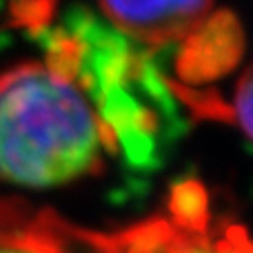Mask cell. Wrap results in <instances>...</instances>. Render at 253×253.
<instances>
[{
    "label": "cell",
    "instance_id": "obj_1",
    "mask_svg": "<svg viewBox=\"0 0 253 253\" xmlns=\"http://www.w3.org/2000/svg\"><path fill=\"white\" fill-rule=\"evenodd\" d=\"M116 131L76 74L56 60L0 76V180L47 189L100 173Z\"/></svg>",
    "mask_w": 253,
    "mask_h": 253
},
{
    "label": "cell",
    "instance_id": "obj_2",
    "mask_svg": "<svg viewBox=\"0 0 253 253\" xmlns=\"http://www.w3.org/2000/svg\"><path fill=\"white\" fill-rule=\"evenodd\" d=\"M135 224L96 231L20 198H0V253H129Z\"/></svg>",
    "mask_w": 253,
    "mask_h": 253
},
{
    "label": "cell",
    "instance_id": "obj_3",
    "mask_svg": "<svg viewBox=\"0 0 253 253\" xmlns=\"http://www.w3.org/2000/svg\"><path fill=\"white\" fill-rule=\"evenodd\" d=\"M138 224L129 253H251L242 227H211L205 191L198 184L180 187L167 215Z\"/></svg>",
    "mask_w": 253,
    "mask_h": 253
},
{
    "label": "cell",
    "instance_id": "obj_4",
    "mask_svg": "<svg viewBox=\"0 0 253 253\" xmlns=\"http://www.w3.org/2000/svg\"><path fill=\"white\" fill-rule=\"evenodd\" d=\"M123 34L147 44L187 40L211 16L213 0H98Z\"/></svg>",
    "mask_w": 253,
    "mask_h": 253
},
{
    "label": "cell",
    "instance_id": "obj_5",
    "mask_svg": "<svg viewBox=\"0 0 253 253\" xmlns=\"http://www.w3.org/2000/svg\"><path fill=\"white\" fill-rule=\"evenodd\" d=\"M191 47L200 49H189L191 60L182 67L189 71L196 65L193 74H215L229 67V62L236 56V47H240V31H238V22L229 13H218V16H209L207 22L196 29L189 36Z\"/></svg>",
    "mask_w": 253,
    "mask_h": 253
},
{
    "label": "cell",
    "instance_id": "obj_6",
    "mask_svg": "<svg viewBox=\"0 0 253 253\" xmlns=\"http://www.w3.org/2000/svg\"><path fill=\"white\" fill-rule=\"evenodd\" d=\"M231 111H233V120H236V125L240 126V131L249 138L251 135V74H249V69H247L240 78V84H238V91H236V98H233Z\"/></svg>",
    "mask_w": 253,
    "mask_h": 253
}]
</instances>
